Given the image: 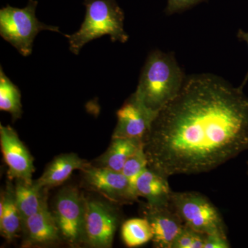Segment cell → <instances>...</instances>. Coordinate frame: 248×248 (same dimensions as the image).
Wrapping results in <instances>:
<instances>
[{"mask_svg": "<svg viewBox=\"0 0 248 248\" xmlns=\"http://www.w3.org/2000/svg\"><path fill=\"white\" fill-rule=\"evenodd\" d=\"M243 89L210 73L186 77L143 138L148 167L167 178L200 174L248 151V97Z\"/></svg>", "mask_w": 248, "mask_h": 248, "instance_id": "cell-1", "label": "cell"}, {"mask_svg": "<svg viewBox=\"0 0 248 248\" xmlns=\"http://www.w3.org/2000/svg\"><path fill=\"white\" fill-rule=\"evenodd\" d=\"M186 77L173 53L153 50L147 58L133 94L157 114L177 95Z\"/></svg>", "mask_w": 248, "mask_h": 248, "instance_id": "cell-2", "label": "cell"}, {"mask_svg": "<svg viewBox=\"0 0 248 248\" xmlns=\"http://www.w3.org/2000/svg\"><path fill=\"white\" fill-rule=\"evenodd\" d=\"M86 15L79 31L64 35L70 50L78 55L86 44L109 35L112 42L125 43L128 35L124 29V13L116 0H85Z\"/></svg>", "mask_w": 248, "mask_h": 248, "instance_id": "cell-3", "label": "cell"}, {"mask_svg": "<svg viewBox=\"0 0 248 248\" xmlns=\"http://www.w3.org/2000/svg\"><path fill=\"white\" fill-rule=\"evenodd\" d=\"M37 4L36 0H29L23 9L7 5L0 10V35L24 57L32 53L34 40L41 31L60 32L58 27L38 20L36 17Z\"/></svg>", "mask_w": 248, "mask_h": 248, "instance_id": "cell-4", "label": "cell"}, {"mask_svg": "<svg viewBox=\"0 0 248 248\" xmlns=\"http://www.w3.org/2000/svg\"><path fill=\"white\" fill-rule=\"evenodd\" d=\"M171 205L184 224L204 234L227 236L223 217L208 197L197 192H173Z\"/></svg>", "mask_w": 248, "mask_h": 248, "instance_id": "cell-5", "label": "cell"}, {"mask_svg": "<svg viewBox=\"0 0 248 248\" xmlns=\"http://www.w3.org/2000/svg\"><path fill=\"white\" fill-rule=\"evenodd\" d=\"M52 213L67 244L73 247L84 244L86 199L78 189L68 187L60 191Z\"/></svg>", "mask_w": 248, "mask_h": 248, "instance_id": "cell-6", "label": "cell"}, {"mask_svg": "<svg viewBox=\"0 0 248 248\" xmlns=\"http://www.w3.org/2000/svg\"><path fill=\"white\" fill-rule=\"evenodd\" d=\"M112 203L86 199L84 244L94 248L112 247L121 222L120 210Z\"/></svg>", "mask_w": 248, "mask_h": 248, "instance_id": "cell-7", "label": "cell"}, {"mask_svg": "<svg viewBox=\"0 0 248 248\" xmlns=\"http://www.w3.org/2000/svg\"><path fill=\"white\" fill-rule=\"evenodd\" d=\"M85 185L114 203H130L138 200L128 179L122 172L89 164L81 170Z\"/></svg>", "mask_w": 248, "mask_h": 248, "instance_id": "cell-8", "label": "cell"}, {"mask_svg": "<svg viewBox=\"0 0 248 248\" xmlns=\"http://www.w3.org/2000/svg\"><path fill=\"white\" fill-rule=\"evenodd\" d=\"M0 146L9 179L31 184L35 172L33 158L16 130L10 125L0 124Z\"/></svg>", "mask_w": 248, "mask_h": 248, "instance_id": "cell-9", "label": "cell"}, {"mask_svg": "<svg viewBox=\"0 0 248 248\" xmlns=\"http://www.w3.org/2000/svg\"><path fill=\"white\" fill-rule=\"evenodd\" d=\"M141 212L143 217L151 225L153 246L156 248H171L184 223L170 203L164 205L146 203L142 205Z\"/></svg>", "mask_w": 248, "mask_h": 248, "instance_id": "cell-10", "label": "cell"}, {"mask_svg": "<svg viewBox=\"0 0 248 248\" xmlns=\"http://www.w3.org/2000/svg\"><path fill=\"white\" fill-rule=\"evenodd\" d=\"M156 115L131 94L117 112V123L112 138L143 140Z\"/></svg>", "mask_w": 248, "mask_h": 248, "instance_id": "cell-11", "label": "cell"}, {"mask_svg": "<svg viewBox=\"0 0 248 248\" xmlns=\"http://www.w3.org/2000/svg\"><path fill=\"white\" fill-rule=\"evenodd\" d=\"M30 245H48L60 241V231L55 217L49 210L46 200L38 211L28 218L22 226Z\"/></svg>", "mask_w": 248, "mask_h": 248, "instance_id": "cell-12", "label": "cell"}, {"mask_svg": "<svg viewBox=\"0 0 248 248\" xmlns=\"http://www.w3.org/2000/svg\"><path fill=\"white\" fill-rule=\"evenodd\" d=\"M169 178L147 167L135 183V192L151 205L169 204L172 191L168 182Z\"/></svg>", "mask_w": 248, "mask_h": 248, "instance_id": "cell-13", "label": "cell"}, {"mask_svg": "<svg viewBox=\"0 0 248 248\" xmlns=\"http://www.w3.org/2000/svg\"><path fill=\"white\" fill-rule=\"evenodd\" d=\"M75 153L59 155L48 164L36 184L42 188L48 189L61 185L66 182L76 170H82L89 164Z\"/></svg>", "mask_w": 248, "mask_h": 248, "instance_id": "cell-14", "label": "cell"}, {"mask_svg": "<svg viewBox=\"0 0 248 248\" xmlns=\"http://www.w3.org/2000/svg\"><path fill=\"white\" fill-rule=\"evenodd\" d=\"M143 146V139L112 138L107 151L91 164L122 172L127 160Z\"/></svg>", "mask_w": 248, "mask_h": 248, "instance_id": "cell-15", "label": "cell"}, {"mask_svg": "<svg viewBox=\"0 0 248 248\" xmlns=\"http://www.w3.org/2000/svg\"><path fill=\"white\" fill-rule=\"evenodd\" d=\"M22 229V222L16 205L15 186L8 182L0 197V232L8 241H13Z\"/></svg>", "mask_w": 248, "mask_h": 248, "instance_id": "cell-16", "label": "cell"}, {"mask_svg": "<svg viewBox=\"0 0 248 248\" xmlns=\"http://www.w3.org/2000/svg\"><path fill=\"white\" fill-rule=\"evenodd\" d=\"M35 182L28 184L21 180H16L15 197L22 226L28 218L38 211L42 203L46 200L45 190Z\"/></svg>", "mask_w": 248, "mask_h": 248, "instance_id": "cell-17", "label": "cell"}, {"mask_svg": "<svg viewBox=\"0 0 248 248\" xmlns=\"http://www.w3.org/2000/svg\"><path fill=\"white\" fill-rule=\"evenodd\" d=\"M121 234L124 244L129 248L140 247L153 239L151 225L144 217L124 222Z\"/></svg>", "mask_w": 248, "mask_h": 248, "instance_id": "cell-18", "label": "cell"}, {"mask_svg": "<svg viewBox=\"0 0 248 248\" xmlns=\"http://www.w3.org/2000/svg\"><path fill=\"white\" fill-rule=\"evenodd\" d=\"M0 110L9 112L14 120L20 118L22 113L21 93L19 89L0 68Z\"/></svg>", "mask_w": 248, "mask_h": 248, "instance_id": "cell-19", "label": "cell"}, {"mask_svg": "<svg viewBox=\"0 0 248 248\" xmlns=\"http://www.w3.org/2000/svg\"><path fill=\"white\" fill-rule=\"evenodd\" d=\"M147 167H148V161L145 153L144 147L143 146L127 160L122 169V172L128 179L134 193L137 197L138 195L135 192V183L139 176Z\"/></svg>", "mask_w": 248, "mask_h": 248, "instance_id": "cell-20", "label": "cell"}, {"mask_svg": "<svg viewBox=\"0 0 248 248\" xmlns=\"http://www.w3.org/2000/svg\"><path fill=\"white\" fill-rule=\"evenodd\" d=\"M206 0H167L165 13L168 16L182 12Z\"/></svg>", "mask_w": 248, "mask_h": 248, "instance_id": "cell-21", "label": "cell"}, {"mask_svg": "<svg viewBox=\"0 0 248 248\" xmlns=\"http://www.w3.org/2000/svg\"><path fill=\"white\" fill-rule=\"evenodd\" d=\"M196 232L184 224L182 231L173 241L171 248H191Z\"/></svg>", "mask_w": 248, "mask_h": 248, "instance_id": "cell-22", "label": "cell"}, {"mask_svg": "<svg viewBox=\"0 0 248 248\" xmlns=\"http://www.w3.org/2000/svg\"><path fill=\"white\" fill-rule=\"evenodd\" d=\"M231 247V244L227 236L217 234V233L205 235L203 248H229Z\"/></svg>", "mask_w": 248, "mask_h": 248, "instance_id": "cell-23", "label": "cell"}, {"mask_svg": "<svg viewBox=\"0 0 248 248\" xmlns=\"http://www.w3.org/2000/svg\"><path fill=\"white\" fill-rule=\"evenodd\" d=\"M237 37L240 40L244 41V42H246L248 45V31H244V30H242V29H239L237 32ZM248 81V71L247 72V73H246L244 81H243V82L241 83V85H240V87L244 89V86H246V84H247Z\"/></svg>", "mask_w": 248, "mask_h": 248, "instance_id": "cell-24", "label": "cell"}]
</instances>
